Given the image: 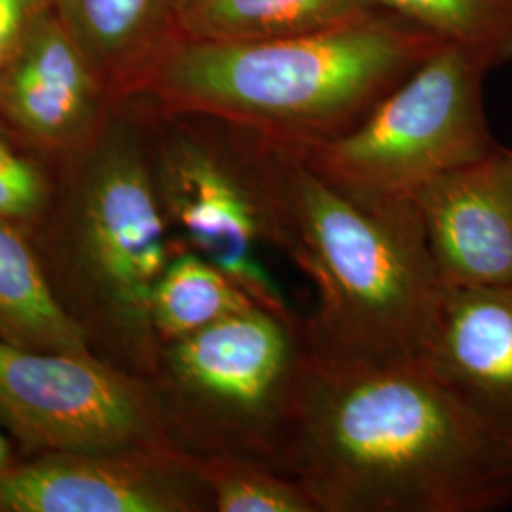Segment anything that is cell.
Here are the masks:
<instances>
[{
  "instance_id": "6da1fadb",
  "label": "cell",
  "mask_w": 512,
  "mask_h": 512,
  "mask_svg": "<svg viewBox=\"0 0 512 512\" xmlns=\"http://www.w3.org/2000/svg\"><path fill=\"white\" fill-rule=\"evenodd\" d=\"M289 475L317 512H494L512 440L418 363L330 368L302 384Z\"/></svg>"
},
{
  "instance_id": "7a4b0ae2",
  "label": "cell",
  "mask_w": 512,
  "mask_h": 512,
  "mask_svg": "<svg viewBox=\"0 0 512 512\" xmlns=\"http://www.w3.org/2000/svg\"><path fill=\"white\" fill-rule=\"evenodd\" d=\"M249 137L275 249L308 275L317 294V308L302 319L311 361L330 368L421 361L444 285L414 202L355 200L293 148Z\"/></svg>"
},
{
  "instance_id": "3957f363",
  "label": "cell",
  "mask_w": 512,
  "mask_h": 512,
  "mask_svg": "<svg viewBox=\"0 0 512 512\" xmlns=\"http://www.w3.org/2000/svg\"><path fill=\"white\" fill-rule=\"evenodd\" d=\"M440 44L389 14L300 37H177L143 80L173 112L219 118L300 148L359 124Z\"/></svg>"
},
{
  "instance_id": "277c9868",
  "label": "cell",
  "mask_w": 512,
  "mask_h": 512,
  "mask_svg": "<svg viewBox=\"0 0 512 512\" xmlns=\"http://www.w3.org/2000/svg\"><path fill=\"white\" fill-rule=\"evenodd\" d=\"M308 366L302 319L262 306L164 344L152 387L169 444L177 437L184 452L256 459L289 475Z\"/></svg>"
},
{
  "instance_id": "5b68a950",
  "label": "cell",
  "mask_w": 512,
  "mask_h": 512,
  "mask_svg": "<svg viewBox=\"0 0 512 512\" xmlns=\"http://www.w3.org/2000/svg\"><path fill=\"white\" fill-rule=\"evenodd\" d=\"M488 71L465 50L440 44L359 124L293 150L355 200H412L425 184L499 148L482 97Z\"/></svg>"
},
{
  "instance_id": "8992f818",
  "label": "cell",
  "mask_w": 512,
  "mask_h": 512,
  "mask_svg": "<svg viewBox=\"0 0 512 512\" xmlns=\"http://www.w3.org/2000/svg\"><path fill=\"white\" fill-rule=\"evenodd\" d=\"M167 230L147 147L137 129L114 124L76 192L73 260L129 363L148 376L162 348L150 317L152 294L175 253Z\"/></svg>"
},
{
  "instance_id": "52a82bcc",
  "label": "cell",
  "mask_w": 512,
  "mask_h": 512,
  "mask_svg": "<svg viewBox=\"0 0 512 512\" xmlns=\"http://www.w3.org/2000/svg\"><path fill=\"white\" fill-rule=\"evenodd\" d=\"M238 131L236 147L186 129L164 135L152 169L165 219L183 247L232 277L258 306L298 319L260 256L264 245L275 249L274 222L251 139Z\"/></svg>"
},
{
  "instance_id": "ba28073f",
  "label": "cell",
  "mask_w": 512,
  "mask_h": 512,
  "mask_svg": "<svg viewBox=\"0 0 512 512\" xmlns=\"http://www.w3.org/2000/svg\"><path fill=\"white\" fill-rule=\"evenodd\" d=\"M0 418L19 439L50 452L107 454L169 444L152 384L88 351L23 348L4 338Z\"/></svg>"
},
{
  "instance_id": "9c48e42d",
  "label": "cell",
  "mask_w": 512,
  "mask_h": 512,
  "mask_svg": "<svg viewBox=\"0 0 512 512\" xmlns=\"http://www.w3.org/2000/svg\"><path fill=\"white\" fill-rule=\"evenodd\" d=\"M213 511L202 480L171 444L126 452H54L0 473V512Z\"/></svg>"
},
{
  "instance_id": "30bf717a",
  "label": "cell",
  "mask_w": 512,
  "mask_h": 512,
  "mask_svg": "<svg viewBox=\"0 0 512 512\" xmlns=\"http://www.w3.org/2000/svg\"><path fill=\"white\" fill-rule=\"evenodd\" d=\"M412 202L444 287L512 283V169L505 148L425 184Z\"/></svg>"
},
{
  "instance_id": "8fae6325",
  "label": "cell",
  "mask_w": 512,
  "mask_h": 512,
  "mask_svg": "<svg viewBox=\"0 0 512 512\" xmlns=\"http://www.w3.org/2000/svg\"><path fill=\"white\" fill-rule=\"evenodd\" d=\"M421 363L512 440V283L444 287Z\"/></svg>"
},
{
  "instance_id": "7c38bea8",
  "label": "cell",
  "mask_w": 512,
  "mask_h": 512,
  "mask_svg": "<svg viewBox=\"0 0 512 512\" xmlns=\"http://www.w3.org/2000/svg\"><path fill=\"white\" fill-rule=\"evenodd\" d=\"M97 112V67L48 6L0 73V114L38 143L69 147Z\"/></svg>"
},
{
  "instance_id": "4fadbf2b",
  "label": "cell",
  "mask_w": 512,
  "mask_h": 512,
  "mask_svg": "<svg viewBox=\"0 0 512 512\" xmlns=\"http://www.w3.org/2000/svg\"><path fill=\"white\" fill-rule=\"evenodd\" d=\"M385 14L372 0H192L177 37L268 40L323 33Z\"/></svg>"
},
{
  "instance_id": "5bb4252c",
  "label": "cell",
  "mask_w": 512,
  "mask_h": 512,
  "mask_svg": "<svg viewBox=\"0 0 512 512\" xmlns=\"http://www.w3.org/2000/svg\"><path fill=\"white\" fill-rule=\"evenodd\" d=\"M97 71H122L148 63L177 38L171 0H48Z\"/></svg>"
},
{
  "instance_id": "9a60e30c",
  "label": "cell",
  "mask_w": 512,
  "mask_h": 512,
  "mask_svg": "<svg viewBox=\"0 0 512 512\" xmlns=\"http://www.w3.org/2000/svg\"><path fill=\"white\" fill-rule=\"evenodd\" d=\"M0 338L23 348L88 351L86 332L61 306L18 226L0 220Z\"/></svg>"
},
{
  "instance_id": "2e32d148",
  "label": "cell",
  "mask_w": 512,
  "mask_h": 512,
  "mask_svg": "<svg viewBox=\"0 0 512 512\" xmlns=\"http://www.w3.org/2000/svg\"><path fill=\"white\" fill-rule=\"evenodd\" d=\"M258 306L238 283L207 258L183 247L175 251L152 294V327L160 346Z\"/></svg>"
},
{
  "instance_id": "e0dca14e",
  "label": "cell",
  "mask_w": 512,
  "mask_h": 512,
  "mask_svg": "<svg viewBox=\"0 0 512 512\" xmlns=\"http://www.w3.org/2000/svg\"><path fill=\"white\" fill-rule=\"evenodd\" d=\"M389 16L476 57L490 71L512 61V0H372Z\"/></svg>"
},
{
  "instance_id": "ac0fdd59",
  "label": "cell",
  "mask_w": 512,
  "mask_h": 512,
  "mask_svg": "<svg viewBox=\"0 0 512 512\" xmlns=\"http://www.w3.org/2000/svg\"><path fill=\"white\" fill-rule=\"evenodd\" d=\"M184 452V450H183ZM219 512H317L302 484L256 459L184 452Z\"/></svg>"
},
{
  "instance_id": "d6986e66",
  "label": "cell",
  "mask_w": 512,
  "mask_h": 512,
  "mask_svg": "<svg viewBox=\"0 0 512 512\" xmlns=\"http://www.w3.org/2000/svg\"><path fill=\"white\" fill-rule=\"evenodd\" d=\"M48 203V181L31 158L0 131V220L14 226L42 217Z\"/></svg>"
},
{
  "instance_id": "ffe728a7",
  "label": "cell",
  "mask_w": 512,
  "mask_h": 512,
  "mask_svg": "<svg viewBox=\"0 0 512 512\" xmlns=\"http://www.w3.org/2000/svg\"><path fill=\"white\" fill-rule=\"evenodd\" d=\"M48 6V0H0V73Z\"/></svg>"
},
{
  "instance_id": "44dd1931",
  "label": "cell",
  "mask_w": 512,
  "mask_h": 512,
  "mask_svg": "<svg viewBox=\"0 0 512 512\" xmlns=\"http://www.w3.org/2000/svg\"><path fill=\"white\" fill-rule=\"evenodd\" d=\"M10 465H14V463H12L10 444H8V440L4 439L2 433H0V473L6 471Z\"/></svg>"
},
{
  "instance_id": "7402d4cb",
  "label": "cell",
  "mask_w": 512,
  "mask_h": 512,
  "mask_svg": "<svg viewBox=\"0 0 512 512\" xmlns=\"http://www.w3.org/2000/svg\"><path fill=\"white\" fill-rule=\"evenodd\" d=\"M190 2H192V0H171V4H173V8H175V14H179L184 6L190 4Z\"/></svg>"
},
{
  "instance_id": "603a6c76",
  "label": "cell",
  "mask_w": 512,
  "mask_h": 512,
  "mask_svg": "<svg viewBox=\"0 0 512 512\" xmlns=\"http://www.w3.org/2000/svg\"><path fill=\"white\" fill-rule=\"evenodd\" d=\"M507 150V158H509V164H511L512 169V150H509V148H505Z\"/></svg>"
}]
</instances>
